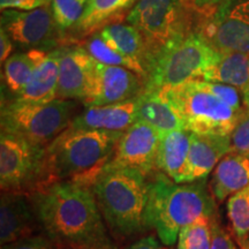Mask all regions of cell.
I'll return each mask as SVG.
<instances>
[{"label": "cell", "mask_w": 249, "mask_h": 249, "mask_svg": "<svg viewBox=\"0 0 249 249\" xmlns=\"http://www.w3.org/2000/svg\"><path fill=\"white\" fill-rule=\"evenodd\" d=\"M29 197L39 225L53 244L67 249H117L90 185L52 181Z\"/></svg>", "instance_id": "1"}, {"label": "cell", "mask_w": 249, "mask_h": 249, "mask_svg": "<svg viewBox=\"0 0 249 249\" xmlns=\"http://www.w3.org/2000/svg\"><path fill=\"white\" fill-rule=\"evenodd\" d=\"M214 210V198L205 179L178 183L160 172L149 182L145 223L148 229L155 230L161 244H176L182 227L203 217L213 218Z\"/></svg>", "instance_id": "2"}, {"label": "cell", "mask_w": 249, "mask_h": 249, "mask_svg": "<svg viewBox=\"0 0 249 249\" xmlns=\"http://www.w3.org/2000/svg\"><path fill=\"white\" fill-rule=\"evenodd\" d=\"M123 134L70 126L46 145L50 182L76 180L91 186L113 156Z\"/></svg>", "instance_id": "3"}, {"label": "cell", "mask_w": 249, "mask_h": 249, "mask_svg": "<svg viewBox=\"0 0 249 249\" xmlns=\"http://www.w3.org/2000/svg\"><path fill=\"white\" fill-rule=\"evenodd\" d=\"M141 171L105 165L92 182L99 210L110 229L121 236L147 230L149 182Z\"/></svg>", "instance_id": "4"}, {"label": "cell", "mask_w": 249, "mask_h": 249, "mask_svg": "<svg viewBox=\"0 0 249 249\" xmlns=\"http://www.w3.org/2000/svg\"><path fill=\"white\" fill-rule=\"evenodd\" d=\"M160 91L178 110L186 129L200 135H230L247 112L230 107L205 80L189 81Z\"/></svg>", "instance_id": "5"}, {"label": "cell", "mask_w": 249, "mask_h": 249, "mask_svg": "<svg viewBox=\"0 0 249 249\" xmlns=\"http://www.w3.org/2000/svg\"><path fill=\"white\" fill-rule=\"evenodd\" d=\"M188 12L183 0H138L130 9L126 20L144 40L147 76L156 59L192 33Z\"/></svg>", "instance_id": "6"}, {"label": "cell", "mask_w": 249, "mask_h": 249, "mask_svg": "<svg viewBox=\"0 0 249 249\" xmlns=\"http://www.w3.org/2000/svg\"><path fill=\"white\" fill-rule=\"evenodd\" d=\"M74 110L75 104L71 99L55 98L48 103H2L1 132L46 147L70 127Z\"/></svg>", "instance_id": "7"}, {"label": "cell", "mask_w": 249, "mask_h": 249, "mask_svg": "<svg viewBox=\"0 0 249 249\" xmlns=\"http://www.w3.org/2000/svg\"><path fill=\"white\" fill-rule=\"evenodd\" d=\"M218 54L219 51L201 34L191 33L152 62L148 70L145 89L161 90L202 80Z\"/></svg>", "instance_id": "8"}, {"label": "cell", "mask_w": 249, "mask_h": 249, "mask_svg": "<svg viewBox=\"0 0 249 249\" xmlns=\"http://www.w3.org/2000/svg\"><path fill=\"white\" fill-rule=\"evenodd\" d=\"M50 182L46 147L6 132L0 134L2 192L33 193Z\"/></svg>", "instance_id": "9"}, {"label": "cell", "mask_w": 249, "mask_h": 249, "mask_svg": "<svg viewBox=\"0 0 249 249\" xmlns=\"http://www.w3.org/2000/svg\"><path fill=\"white\" fill-rule=\"evenodd\" d=\"M219 52L249 55V0H229L204 18L197 31Z\"/></svg>", "instance_id": "10"}, {"label": "cell", "mask_w": 249, "mask_h": 249, "mask_svg": "<svg viewBox=\"0 0 249 249\" xmlns=\"http://www.w3.org/2000/svg\"><path fill=\"white\" fill-rule=\"evenodd\" d=\"M144 89V80L133 71L95 60L89 95L83 103L87 107L116 104L139 97Z\"/></svg>", "instance_id": "11"}, {"label": "cell", "mask_w": 249, "mask_h": 249, "mask_svg": "<svg viewBox=\"0 0 249 249\" xmlns=\"http://www.w3.org/2000/svg\"><path fill=\"white\" fill-rule=\"evenodd\" d=\"M160 135L148 124L136 121L124 130L113 156L105 165L110 167H129L141 171L147 176L156 169Z\"/></svg>", "instance_id": "12"}, {"label": "cell", "mask_w": 249, "mask_h": 249, "mask_svg": "<svg viewBox=\"0 0 249 249\" xmlns=\"http://www.w3.org/2000/svg\"><path fill=\"white\" fill-rule=\"evenodd\" d=\"M1 28L14 43L22 48L50 44L54 38L55 29H58L49 5L31 11H2Z\"/></svg>", "instance_id": "13"}, {"label": "cell", "mask_w": 249, "mask_h": 249, "mask_svg": "<svg viewBox=\"0 0 249 249\" xmlns=\"http://www.w3.org/2000/svg\"><path fill=\"white\" fill-rule=\"evenodd\" d=\"M93 64L95 60L83 46L61 50L57 98L85 101L91 86Z\"/></svg>", "instance_id": "14"}, {"label": "cell", "mask_w": 249, "mask_h": 249, "mask_svg": "<svg viewBox=\"0 0 249 249\" xmlns=\"http://www.w3.org/2000/svg\"><path fill=\"white\" fill-rule=\"evenodd\" d=\"M37 220L30 197L24 193L2 192L0 201V241L6 246L33 235Z\"/></svg>", "instance_id": "15"}, {"label": "cell", "mask_w": 249, "mask_h": 249, "mask_svg": "<svg viewBox=\"0 0 249 249\" xmlns=\"http://www.w3.org/2000/svg\"><path fill=\"white\" fill-rule=\"evenodd\" d=\"M139 97L116 104L88 107L73 118L70 126L74 128L124 132L138 121Z\"/></svg>", "instance_id": "16"}, {"label": "cell", "mask_w": 249, "mask_h": 249, "mask_svg": "<svg viewBox=\"0 0 249 249\" xmlns=\"http://www.w3.org/2000/svg\"><path fill=\"white\" fill-rule=\"evenodd\" d=\"M229 152H231L230 135H200L192 133L185 183L207 178Z\"/></svg>", "instance_id": "17"}, {"label": "cell", "mask_w": 249, "mask_h": 249, "mask_svg": "<svg viewBox=\"0 0 249 249\" xmlns=\"http://www.w3.org/2000/svg\"><path fill=\"white\" fill-rule=\"evenodd\" d=\"M192 132L177 129L160 135L156 169L172 179L174 182L185 183V174L191 147Z\"/></svg>", "instance_id": "18"}, {"label": "cell", "mask_w": 249, "mask_h": 249, "mask_svg": "<svg viewBox=\"0 0 249 249\" xmlns=\"http://www.w3.org/2000/svg\"><path fill=\"white\" fill-rule=\"evenodd\" d=\"M249 183V155L229 152L214 167L210 181V193L222 202Z\"/></svg>", "instance_id": "19"}, {"label": "cell", "mask_w": 249, "mask_h": 249, "mask_svg": "<svg viewBox=\"0 0 249 249\" xmlns=\"http://www.w3.org/2000/svg\"><path fill=\"white\" fill-rule=\"evenodd\" d=\"M138 121H143L160 134L186 129L181 116L160 90L144 89L140 95Z\"/></svg>", "instance_id": "20"}, {"label": "cell", "mask_w": 249, "mask_h": 249, "mask_svg": "<svg viewBox=\"0 0 249 249\" xmlns=\"http://www.w3.org/2000/svg\"><path fill=\"white\" fill-rule=\"evenodd\" d=\"M202 80L234 87L242 93L249 110V55L239 52H219Z\"/></svg>", "instance_id": "21"}, {"label": "cell", "mask_w": 249, "mask_h": 249, "mask_svg": "<svg viewBox=\"0 0 249 249\" xmlns=\"http://www.w3.org/2000/svg\"><path fill=\"white\" fill-rule=\"evenodd\" d=\"M61 50L50 52L38 68L35 71L29 83L13 101L27 103H48L57 98L59 62Z\"/></svg>", "instance_id": "22"}, {"label": "cell", "mask_w": 249, "mask_h": 249, "mask_svg": "<svg viewBox=\"0 0 249 249\" xmlns=\"http://www.w3.org/2000/svg\"><path fill=\"white\" fill-rule=\"evenodd\" d=\"M135 0H88L82 17L74 27L80 35H91L108 24L116 23L132 7Z\"/></svg>", "instance_id": "23"}, {"label": "cell", "mask_w": 249, "mask_h": 249, "mask_svg": "<svg viewBox=\"0 0 249 249\" xmlns=\"http://www.w3.org/2000/svg\"><path fill=\"white\" fill-rule=\"evenodd\" d=\"M49 54V52L42 49H31L23 53L12 55L4 64L5 83L9 91L15 96L22 91L35 71Z\"/></svg>", "instance_id": "24"}, {"label": "cell", "mask_w": 249, "mask_h": 249, "mask_svg": "<svg viewBox=\"0 0 249 249\" xmlns=\"http://www.w3.org/2000/svg\"><path fill=\"white\" fill-rule=\"evenodd\" d=\"M99 34L120 53L140 62L145 70L147 50L142 35L135 27L129 23H112L99 30Z\"/></svg>", "instance_id": "25"}, {"label": "cell", "mask_w": 249, "mask_h": 249, "mask_svg": "<svg viewBox=\"0 0 249 249\" xmlns=\"http://www.w3.org/2000/svg\"><path fill=\"white\" fill-rule=\"evenodd\" d=\"M83 48L90 54V57L99 64L128 68V70L133 71L134 73L141 76L144 80V82L147 80V71L140 62L120 53L118 50L108 44L107 40L103 38V36L99 33H95V35L90 37Z\"/></svg>", "instance_id": "26"}, {"label": "cell", "mask_w": 249, "mask_h": 249, "mask_svg": "<svg viewBox=\"0 0 249 249\" xmlns=\"http://www.w3.org/2000/svg\"><path fill=\"white\" fill-rule=\"evenodd\" d=\"M227 216L242 248L249 239V183L230 196L227 201Z\"/></svg>", "instance_id": "27"}, {"label": "cell", "mask_w": 249, "mask_h": 249, "mask_svg": "<svg viewBox=\"0 0 249 249\" xmlns=\"http://www.w3.org/2000/svg\"><path fill=\"white\" fill-rule=\"evenodd\" d=\"M213 218L203 217L182 227L178 235V249H211Z\"/></svg>", "instance_id": "28"}, {"label": "cell", "mask_w": 249, "mask_h": 249, "mask_svg": "<svg viewBox=\"0 0 249 249\" xmlns=\"http://www.w3.org/2000/svg\"><path fill=\"white\" fill-rule=\"evenodd\" d=\"M88 0H51L52 14L58 29L61 31L74 28L85 12Z\"/></svg>", "instance_id": "29"}, {"label": "cell", "mask_w": 249, "mask_h": 249, "mask_svg": "<svg viewBox=\"0 0 249 249\" xmlns=\"http://www.w3.org/2000/svg\"><path fill=\"white\" fill-rule=\"evenodd\" d=\"M231 151L249 155V110L246 112L230 134Z\"/></svg>", "instance_id": "30"}, {"label": "cell", "mask_w": 249, "mask_h": 249, "mask_svg": "<svg viewBox=\"0 0 249 249\" xmlns=\"http://www.w3.org/2000/svg\"><path fill=\"white\" fill-rule=\"evenodd\" d=\"M2 249H55L53 242L43 236H29L2 246Z\"/></svg>", "instance_id": "31"}, {"label": "cell", "mask_w": 249, "mask_h": 249, "mask_svg": "<svg viewBox=\"0 0 249 249\" xmlns=\"http://www.w3.org/2000/svg\"><path fill=\"white\" fill-rule=\"evenodd\" d=\"M51 0H0L1 11L18 9V11H31L42 6L50 5Z\"/></svg>", "instance_id": "32"}, {"label": "cell", "mask_w": 249, "mask_h": 249, "mask_svg": "<svg viewBox=\"0 0 249 249\" xmlns=\"http://www.w3.org/2000/svg\"><path fill=\"white\" fill-rule=\"evenodd\" d=\"M211 249H238L229 233L224 231L223 227H220L216 222H213V225Z\"/></svg>", "instance_id": "33"}, {"label": "cell", "mask_w": 249, "mask_h": 249, "mask_svg": "<svg viewBox=\"0 0 249 249\" xmlns=\"http://www.w3.org/2000/svg\"><path fill=\"white\" fill-rule=\"evenodd\" d=\"M13 40L8 36V34L2 29H0V60L1 64L4 65L9 58L12 57V52L14 50Z\"/></svg>", "instance_id": "34"}, {"label": "cell", "mask_w": 249, "mask_h": 249, "mask_svg": "<svg viewBox=\"0 0 249 249\" xmlns=\"http://www.w3.org/2000/svg\"><path fill=\"white\" fill-rule=\"evenodd\" d=\"M127 249H163L154 235H148L134 242Z\"/></svg>", "instance_id": "35"}, {"label": "cell", "mask_w": 249, "mask_h": 249, "mask_svg": "<svg viewBox=\"0 0 249 249\" xmlns=\"http://www.w3.org/2000/svg\"><path fill=\"white\" fill-rule=\"evenodd\" d=\"M227 1H229V0H208L201 14L205 18L209 17V15L211 13H213V12L216 11V9L219 7L220 5L225 4V2H227Z\"/></svg>", "instance_id": "36"}, {"label": "cell", "mask_w": 249, "mask_h": 249, "mask_svg": "<svg viewBox=\"0 0 249 249\" xmlns=\"http://www.w3.org/2000/svg\"><path fill=\"white\" fill-rule=\"evenodd\" d=\"M208 0H183L186 7L192 11H196L197 13H202L205 4H207Z\"/></svg>", "instance_id": "37"}, {"label": "cell", "mask_w": 249, "mask_h": 249, "mask_svg": "<svg viewBox=\"0 0 249 249\" xmlns=\"http://www.w3.org/2000/svg\"><path fill=\"white\" fill-rule=\"evenodd\" d=\"M242 249H249V239L247 240V242H246L244 247H242Z\"/></svg>", "instance_id": "38"}]
</instances>
